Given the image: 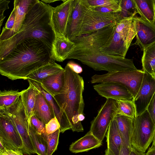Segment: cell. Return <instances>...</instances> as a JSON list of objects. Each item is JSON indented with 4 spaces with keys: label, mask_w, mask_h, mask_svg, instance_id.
I'll use <instances>...</instances> for the list:
<instances>
[{
    "label": "cell",
    "mask_w": 155,
    "mask_h": 155,
    "mask_svg": "<svg viewBox=\"0 0 155 155\" xmlns=\"http://www.w3.org/2000/svg\"><path fill=\"white\" fill-rule=\"evenodd\" d=\"M39 134L42 135L46 133L44 123L34 115H32L28 123Z\"/></svg>",
    "instance_id": "cell-35"
},
{
    "label": "cell",
    "mask_w": 155,
    "mask_h": 155,
    "mask_svg": "<svg viewBox=\"0 0 155 155\" xmlns=\"http://www.w3.org/2000/svg\"><path fill=\"white\" fill-rule=\"evenodd\" d=\"M134 18H126L120 20L116 25V31L119 34L128 49L136 35L133 23Z\"/></svg>",
    "instance_id": "cell-24"
},
{
    "label": "cell",
    "mask_w": 155,
    "mask_h": 155,
    "mask_svg": "<svg viewBox=\"0 0 155 155\" xmlns=\"http://www.w3.org/2000/svg\"><path fill=\"white\" fill-rule=\"evenodd\" d=\"M102 143V142L89 131L84 136L72 143L70 146L69 150L74 153L87 152L101 147Z\"/></svg>",
    "instance_id": "cell-18"
},
{
    "label": "cell",
    "mask_w": 155,
    "mask_h": 155,
    "mask_svg": "<svg viewBox=\"0 0 155 155\" xmlns=\"http://www.w3.org/2000/svg\"><path fill=\"white\" fill-rule=\"evenodd\" d=\"M60 133L59 129L50 134H48L46 133L42 134L45 138L47 142V155H52L57 150Z\"/></svg>",
    "instance_id": "cell-33"
},
{
    "label": "cell",
    "mask_w": 155,
    "mask_h": 155,
    "mask_svg": "<svg viewBox=\"0 0 155 155\" xmlns=\"http://www.w3.org/2000/svg\"><path fill=\"white\" fill-rule=\"evenodd\" d=\"M10 2L5 0H0V29L5 18L3 15L4 12L6 10L9 8L8 4Z\"/></svg>",
    "instance_id": "cell-39"
},
{
    "label": "cell",
    "mask_w": 155,
    "mask_h": 155,
    "mask_svg": "<svg viewBox=\"0 0 155 155\" xmlns=\"http://www.w3.org/2000/svg\"><path fill=\"white\" fill-rule=\"evenodd\" d=\"M131 148L127 147L123 142L119 155H130Z\"/></svg>",
    "instance_id": "cell-43"
},
{
    "label": "cell",
    "mask_w": 155,
    "mask_h": 155,
    "mask_svg": "<svg viewBox=\"0 0 155 155\" xmlns=\"http://www.w3.org/2000/svg\"><path fill=\"white\" fill-rule=\"evenodd\" d=\"M33 115L43 121L45 124L55 117L47 101L40 90L36 97Z\"/></svg>",
    "instance_id": "cell-23"
},
{
    "label": "cell",
    "mask_w": 155,
    "mask_h": 155,
    "mask_svg": "<svg viewBox=\"0 0 155 155\" xmlns=\"http://www.w3.org/2000/svg\"><path fill=\"white\" fill-rule=\"evenodd\" d=\"M106 136L107 148L114 155H119L122 140L114 118L109 126Z\"/></svg>",
    "instance_id": "cell-25"
},
{
    "label": "cell",
    "mask_w": 155,
    "mask_h": 155,
    "mask_svg": "<svg viewBox=\"0 0 155 155\" xmlns=\"http://www.w3.org/2000/svg\"><path fill=\"white\" fill-rule=\"evenodd\" d=\"M74 46V43L66 37H56L53 46L54 60L63 62L67 59Z\"/></svg>",
    "instance_id": "cell-22"
},
{
    "label": "cell",
    "mask_w": 155,
    "mask_h": 155,
    "mask_svg": "<svg viewBox=\"0 0 155 155\" xmlns=\"http://www.w3.org/2000/svg\"><path fill=\"white\" fill-rule=\"evenodd\" d=\"M114 118L117 122L122 142L131 148V137L134 119L119 114H117Z\"/></svg>",
    "instance_id": "cell-19"
},
{
    "label": "cell",
    "mask_w": 155,
    "mask_h": 155,
    "mask_svg": "<svg viewBox=\"0 0 155 155\" xmlns=\"http://www.w3.org/2000/svg\"><path fill=\"white\" fill-rule=\"evenodd\" d=\"M16 14L15 8L12 11L5 25L2 29L7 31H11L13 28L15 21Z\"/></svg>",
    "instance_id": "cell-37"
},
{
    "label": "cell",
    "mask_w": 155,
    "mask_h": 155,
    "mask_svg": "<svg viewBox=\"0 0 155 155\" xmlns=\"http://www.w3.org/2000/svg\"><path fill=\"white\" fill-rule=\"evenodd\" d=\"M155 93V78L146 72L144 74L140 89L133 100L136 112V116L147 109Z\"/></svg>",
    "instance_id": "cell-10"
},
{
    "label": "cell",
    "mask_w": 155,
    "mask_h": 155,
    "mask_svg": "<svg viewBox=\"0 0 155 155\" xmlns=\"http://www.w3.org/2000/svg\"><path fill=\"white\" fill-rule=\"evenodd\" d=\"M146 154V155H155V149L151 150H148Z\"/></svg>",
    "instance_id": "cell-45"
},
{
    "label": "cell",
    "mask_w": 155,
    "mask_h": 155,
    "mask_svg": "<svg viewBox=\"0 0 155 155\" xmlns=\"http://www.w3.org/2000/svg\"><path fill=\"white\" fill-rule=\"evenodd\" d=\"M130 155H146L144 152L140 151L134 147H132L131 148Z\"/></svg>",
    "instance_id": "cell-44"
},
{
    "label": "cell",
    "mask_w": 155,
    "mask_h": 155,
    "mask_svg": "<svg viewBox=\"0 0 155 155\" xmlns=\"http://www.w3.org/2000/svg\"><path fill=\"white\" fill-rule=\"evenodd\" d=\"M36 83L38 84L41 92L47 101L55 117L57 118L60 124V132L63 133L67 130L71 129L72 127L67 117L61 111L53 97L43 89L39 83Z\"/></svg>",
    "instance_id": "cell-20"
},
{
    "label": "cell",
    "mask_w": 155,
    "mask_h": 155,
    "mask_svg": "<svg viewBox=\"0 0 155 155\" xmlns=\"http://www.w3.org/2000/svg\"><path fill=\"white\" fill-rule=\"evenodd\" d=\"M58 0H41V1L45 3H51L53 2H54L58 1Z\"/></svg>",
    "instance_id": "cell-48"
},
{
    "label": "cell",
    "mask_w": 155,
    "mask_h": 155,
    "mask_svg": "<svg viewBox=\"0 0 155 155\" xmlns=\"http://www.w3.org/2000/svg\"><path fill=\"white\" fill-rule=\"evenodd\" d=\"M128 50L120 36L115 30L110 41L101 48V51L105 54L122 58H125Z\"/></svg>",
    "instance_id": "cell-21"
},
{
    "label": "cell",
    "mask_w": 155,
    "mask_h": 155,
    "mask_svg": "<svg viewBox=\"0 0 155 155\" xmlns=\"http://www.w3.org/2000/svg\"><path fill=\"white\" fill-rule=\"evenodd\" d=\"M98 94L107 99L133 100V97L127 89L119 83L107 82L100 83L93 86Z\"/></svg>",
    "instance_id": "cell-14"
},
{
    "label": "cell",
    "mask_w": 155,
    "mask_h": 155,
    "mask_svg": "<svg viewBox=\"0 0 155 155\" xmlns=\"http://www.w3.org/2000/svg\"><path fill=\"white\" fill-rule=\"evenodd\" d=\"M116 25L75 38L72 41L74 47L67 59L78 60L95 71L110 72L137 70L132 59L109 55L101 51L112 38Z\"/></svg>",
    "instance_id": "cell-1"
},
{
    "label": "cell",
    "mask_w": 155,
    "mask_h": 155,
    "mask_svg": "<svg viewBox=\"0 0 155 155\" xmlns=\"http://www.w3.org/2000/svg\"><path fill=\"white\" fill-rule=\"evenodd\" d=\"M52 7L38 0L26 14L19 31L8 39L0 41V59L20 43L33 38L45 46L54 60L53 46L56 36L51 21Z\"/></svg>",
    "instance_id": "cell-3"
},
{
    "label": "cell",
    "mask_w": 155,
    "mask_h": 155,
    "mask_svg": "<svg viewBox=\"0 0 155 155\" xmlns=\"http://www.w3.org/2000/svg\"><path fill=\"white\" fill-rule=\"evenodd\" d=\"M64 69L65 81L64 88L53 97L62 113L67 117L73 132L84 131L78 117L83 114L84 104L83 97L84 82L82 77L67 64Z\"/></svg>",
    "instance_id": "cell-4"
},
{
    "label": "cell",
    "mask_w": 155,
    "mask_h": 155,
    "mask_svg": "<svg viewBox=\"0 0 155 155\" xmlns=\"http://www.w3.org/2000/svg\"><path fill=\"white\" fill-rule=\"evenodd\" d=\"M133 23L136 33L134 44L138 45L143 51L155 42V24L136 16L133 18Z\"/></svg>",
    "instance_id": "cell-12"
},
{
    "label": "cell",
    "mask_w": 155,
    "mask_h": 155,
    "mask_svg": "<svg viewBox=\"0 0 155 155\" xmlns=\"http://www.w3.org/2000/svg\"><path fill=\"white\" fill-rule=\"evenodd\" d=\"M60 124L56 117L52 119L45 125L46 133L48 134H52L60 128Z\"/></svg>",
    "instance_id": "cell-36"
},
{
    "label": "cell",
    "mask_w": 155,
    "mask_h": 155,
    "mask_svg": "<svg viewBox=\"0 0 155 155\" xmlns=\"http://www.w3.org/2000/svg\"><path fill=\"white\" fill-rule=\"evenodd\" d=\"M64 69L55 62H51L35 71L28 77V79L39 82L48 76L63 71Z\"/></svg>",
    "instance_id": "cell-27"
},
{
    "label": "cell",
    "mask_w": 155,
    "mask_h": 155,
    "mask_svg": "<svg viewBox=\"0 0 155 155\" xmlns=\"http://www.w3.org/2000/svg\"><path fill=\"white\" fill-rule=\"evenodd\" d=\"M120 4L121 8L120 12L121 19L126 18H134L137 14L133 0H120Z\"/></svg>",
    "instance_id": "cell-32"
},
{
    "label": "cell",
    "mask_w": 155,
    "mask_h": 155,
    "mask_svg": "<svg viewBox=\"0 0 155 155\" xmlns=\"http://www.w3.org/2000/svg\"><path fill=\"white\" fill-rule=\"evenodd\" d=\"M65 81L64 70L49 76L39 83L42 88L53 97L59 94L64 87Z\"/></svg>",
    "instance_id": "cell-17"
},
{
    "label": "cell",
    "mask_w": 155,
    "mask_h": 155,
    "mask_svg": "<svg viewBox=\"0 0 155 155\" xmlns=\"http://www.w3.org/2000/svg\"><path fill=\"white\" fill-rule=\"evenodd\" d=\"M5 147L3 143L0 140V150H2L4 149Z\"/></svg>",
    "instance_id": "cell-50"
},
{
    "label": "cell",
    "mask_w": 155,
    "mask_h": 155,
    "mask_svg": "<svg viewBox=\"0 0 155 155\" xmlns=\"http://www.w3.org/2000/svg\"><path fill=\"white\" fill-rule=\"evenodd\" d=\"M22 151L19 150L9 149L5 147L0 150V155H24Z\"/></svg>",
    "instance_id": "cell-41"
},
{
    "label": "cell",
    "mask_w": 155,
    "mask_h": 155,
    "mask_svg": "<svg viewBox=\"0 0 155 155\" xmlns=\"http://www.w3.org/2000/svg\"><path fill=\"white\" fill-rule=\"evenodd\" d=\"M152 142V144L151 147L149 148L148 150H151L155 149V134Z\"/></svg>",
    "instance_id": "cell-47"
},
{
    "label": "cell",
    "mask_w": 155,
    "mask_h": 155,
    "mask_svg": "<svg viewBox=\"0 0 155 155\" xmlns=\"http://www.w3.org/2000/svg\"><path fill=\"white\" fill-rule=\"evenodd\" d=\"M91 7L95 10L103 13L118 12H120L121 10V8L120 5L114 7Z\"/></svg>",
    "instance_id": "cell-38"
},
{
    "label": "cell",
    "mask_w": 155,
    "mask_h": 155,
    "mask_svg": "<svg viewBox=\"0 0 155 155\" xmlns=\"http://www.w3.org/2000/svg\"><path fill=\"white\" fill-rule=\"evenodd\" d=\"M28 80L29 85L27 89L21 91V97L29 123L32 115L36 97L40 93V90L39 85L37 83L30 79Z\"/></svg>",
    "instance_id": "cell-16"
},
{
    "label": "cell",
    "mask_w": 155,
    "mask_h": 155,
    "mask_svg": "<svg viewBox=\"0 0 155 155\" xmlns=\"http://www.w3.org/2000/svg\"><path fill=\"white\" fill-rule=\"evenodd\" d=\"M119 114L116 100L107 99L99 110L96 116L91 122L89 131L102 142L111 122Z\"/></svg>",
    "instance_id": "cell-7"
},
{
    "label": "cell",
    "mask_w": 155,
    "mask_h": 155,
    "mask_svg": "<svg viewBox=\"0 0 155 155\" xmlns=\"http://www.w3.org/2000/svg\"><path fill=\"white\" fill-rule=\"evenodd\" d=\"M38 0H15L14 8L15 11L16 18L13 29L11 31L2 29L0 36V41L11 38L21 28L25 18L28 12Z\"/></svg>",
    "instance_id": "cell-15"
},
{
    "label": "cell",
    "mask_w": 155,
    "mask_h": 155,
    "mask_svg": "<svg viewBox=\"0 0 155 155\" xmlns=\"http://www.w3.org/2000/svg\"><path fill=\"white\" fill-rule=\"evenodd\" d=\"M77 0H62V3L52 7L51 21L56 37L66 36L67 25Z\"/></svg>",
    "instance_id": "cell-9"
},
{
    "label": "cell",
    "mask_w": 155,
    "mask_h": 155,
    "mask_svg": "<svg viewBox=\"0 0 155 155\" xmlns=\"http://www.w3.org/2000/svg\"><path fill=\"white\" fill-rule=\"evenodd\" d=\"M155 134V124L146 110L134 119L131 146L145 153L153 142Z\"/></svg>",
    "instance_id": "cell-5"
},
{
    "label": "cell",
    "mask_w": 155,
    "mask_h": 155,
    "mask_svg": "<svg viewBox=\"0 0 155 155\" xmlns=\"http://www.w3.org/2000/svg\"><path fill=\"white\" fill-rule=\"evenodd\" d=\"M120 0H87L90 6L114 7L120 5Z\"/></svg>",
    "instance_id": "cell-34"
},
{
    "label": "cell",
    "mask_w": 155,
    "mask_h": 155,
    "mask_svg": "<svg viewBox=\"0 0 155 155\" xmlns=\"http://www.w3.org/2000/svg\"><path fill=\"white\" fill-rule=\"evenodd\" d=\"M28 132L36 153L38 155H47V144L45 137L38 134L29 124Z\"/></svg>",
    "instance_id": "cell-29"
},
{
    "label": "cell",
    "mask_w": 155,
    "mask_h": 155,
    "mask_svg": "<svg viewBox=\"0 0 155 155\" xmlns=\"http://www.w3.org/2000/svg\"><path fill=\"white\" fill-rule=\"evenodd\" d=\"M21 91L5 90L0 91V109L8 107L15 102L21 96Z\"/></svg>",
    "instance_id": "cell-30"
},
{
    "label": "cell",
    "mask_w": 155,
    "mask_h": 155,
    "mask_svg": "<svg viewBox=\"0 0 155 155\" xmlns=\"http://www.w3.org/2000/svg\"><path fill=\"white\" fill-rule=\"evenodd\" d=\"M54 61L43 43L29 38L19 43L0 59V74L12 80H26L32 73Z\"/></svg>",
    "instance_id": "cell-2"
},
{
    "label": "cell",
    "mask_w": 155,
    "mask_h": 155,
    "mask_svg": "<svg viewBox=\"0 0 155 155\" xmlns=\"http://www.w3.org/2000/svg\"><path fill=\"white\" fill-rule=\"evenodd\" d=\"M152 75L155 78V69L154 70Z\"/></svg>",
    "instance_id": "cell-51"
},
{
    "label": "cell",
    "mask_w": 155,
    "mask_h": 155,
    "mask_svg": "<svg viewBox=\"0 0 155 155\" xmlns=\"http://www.w3.org/2000/svg\"><path fill=\"white\" fill-rule=\"evenodd\" d=\"M140 17L155 24V0H133Z\"/></svg>",
    "instance_id": "cell-26"
},
{
    "label": "cell",
    "mask_w": 155,
    "mask_h": 155,
    "mask_svg": "<svg viewBox=\"0 0 155 155\" xmlns=\"http://www.w3.org/2000/svg\"><path fill=\"white\" fill-rule=\"evenodd\" d=\"M144 72L142 70L108 72L95 74L91 77L92 84L107 82H116L125 86L134 99L141 86Z\"/></svg>",
    "instance_id": "cell-6"
},
{
    "label": "cell",
    "mask_w": 155,
    "mask_h": 155,
    "mask_svg": "<svg viewBox=\"0 0 155 155\" xmlns=\"http://www.w3.org/2000/svg\"><path fill=\"white\" fill-rule=\"evenodd\" d=\"M120 12H101L95 10L90 6L85 13L79 36L117 24L121 19Z\"/></svg>",
    "instance_id": "cell-8"
},
{
    "label": "cell",
    "mask_w": 155,
    "mask_h": 155,
    "mask_svg": "<svg viewBox=\"0 0 155 155\" xmlns=\"http://www.w3.org/2000/svg\"><path fill=\"white\" fill-rule=\"evenodd\" d=\"M119 114L135 119L136 112L133 100L120 99L116 100Z\"/></svg>",
    "instance_id": "cell-31"
},
{
    "label": "cell",
    "mask_w": 155,
    "mask_h": 155,
    "mask_svg": "<svg viewBox=\"0 0 155 155\" xmlns=\"http://www.w3.org/2000/svg\"><path fill=\"white\" fill-rule=\"evenodd\" d=\"M103 155H114L113 153L109 149L107 148Z\"/></svg>",
    "instance_id": "cell-46"
},
{
    "label": "cell",
    "mask_w": 155,
    "mask_h": 155,
    "mask_svg": "<svg viewBox=\"0 0 155 155\" xmlns=\"http://www.w3.org/2000/svg\"><path fill=\"white\" fill-rule=\"evenodd\" d=\"M85 118V117L84 114H81L79 115L78 117V119L79 121L81 122Z\"/></svg>",
    "instance_id": "cell-49"
},
{
    "label": "cell",
    "mask_w": 155,
    "mask_h": 155,
    "mask_svg": "<svg viewBox=\"0 0 155 155\" xmlns=\"http://www.w3.org/2000/svg\"><path fill=\"white\" fill-rule=\"evenodd\" d=\"M141 58L143 71L152 75L155 69V42L145 48Z\"/></svg>",
    "instance_id": "cell-28"
},
{
    "label": "cell",
    "mask_w": 155,
    "mask_h": 155,
    "mask_svg": "<svg viewBox=\"0 0 155 155\" xmlns=\"http://www.w3.org/2000/svg\"><path fill=\"white\" fill-rule=\"evenodd\" d=\"M90 5L87 0H77L68 21L66 37L72 41L79 36L84 18Z\"/></svg>",
    "instance_id": "cell-13"
},
{
    "label": "cell",
    "mask_w": 155,
    "mask_h": 155,
    "mask_svg": "<svg viewBox=\"0 0 155 155\" xmlns=\"http://www.w3.org/2000/svg\"><path fill=\"white\" fill-rule=\"evenodd\" d=\"M74 72L79 74L83 71L82 67L78 64L72 61H69L67 64Z\"/></svg>",
    "instance_id": "cell-42"
},
{
    "label": "cell",
    "mask_w": 155,
    "mask_h": 155,
    "mask_svg": "<svg viewBox=\"0 0 155 155\" xmlns=\"http://www.w3.org/2000/svg\"><path fill=\"white\" fill-rule=\"evenodd\" d=\"M147 110L151 118L155 124V93Z\"/></svg>",
    "instance_id": "cell-40"
},
{
    "label": "cell",
    "mask_w": 155,
    "mask_h": 155,
    "mask_svg": "<svg viewBox=\"0 0 155 155\" xmlns=\"http://www.w3.org/2000/svg\"><path fill=\"white\" fill-rule=\"evenodd\" d=\"M0 140L6 148L22 150L23 143L16 128L7 117L0 115Z\"/></svg>",
    "instance_id": "cell-11"
}]
</instances>
